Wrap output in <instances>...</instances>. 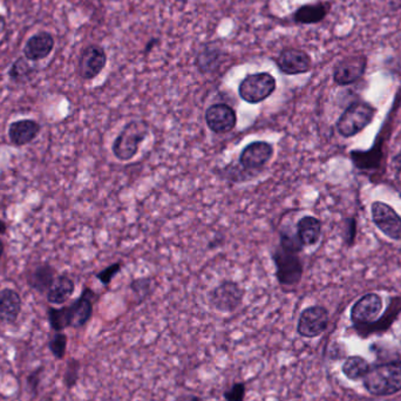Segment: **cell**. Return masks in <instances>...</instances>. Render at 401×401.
Returning <instances> with one entry per match:
<instances>
[{
	"label": "cell",
	"mask_w": 401,
	"mask_h": 401,
	"mask_svg": "<svg viewBox=\"0 0 401 401\" xmlns=\"http://www.w3.org/2000/svg\"><path fill=\"white\" fill-rule=\"evenodd\" d=\"M95 297L90 288H85L77 301L70 306L61 308H48L47 317L51 328L56 331H63L67 328H83L90 322L93 315V298Z\"/></svg>",
	"instance_id": "cell-1"
},
{
	"label": "cell",
	"mask_w": 401,
	"mask_h": 401,
	"mask_svg": "<svg viewBox=\"0 0 401 401\" xmlns=\"http://www.w3.org/2000/svg\"><path fill=\"white\" fill-rule=\"evenodd\" d=\"M363 384L370 395L387 397L401 391V360H392L370 368L363 378Z\"/></svg>",
	"instance_id": "cell-2"
},
{
	"label": "cell",
	"mask_w": 401,
	"mask_h": 401,
	"mask_svg": "<svg viewBox=\"0 0 401 401\" xmlns=\"http://www.w3.org/2000/svg\"><path fill=\"white\" fill-rule=\"evenodd\" d=\"M150 134V126L141 120H133L125 125L119 135L114 140L112 150L120 161H130L139 152L140 145Z\"/></svg>",
	"instance_id": "cell-3"
},
{
	"label": "cell",
	"mask_w": 401,
	"mask_h": 401,
	"mask_svg": "<svg viewBox=\"0 0 401 401\" xmlns=\"http://www.w3.org/2000/svg\"><path fill=\"white\" fill-rule=\"evenodd\" d=\"M375 108L366 101H355L344 110L337 123V130L344 137H352L373 121Z\"/></svg>",
	"instance_id": "cell-4"
},
{
	"label": "cell",
	"mask_w": 401,
	"mask_h": 401,
	"mask_svg": "<svg viewBox=\"0 0 401 401\" xmlns=\"http://www.w3.org/2000/svg\"><path fill=\"white\" fill-rule=\"evenodd\" d=\"M276 87L275 77L268 72L248 74L239 83V94L243 101L256 105L271 96Z\"/></svg>",
	"instance_id": "cell-5"
},
{
	"label": "cell",
	"mask_w": 401,
	"mask_h": 401,
	"mask_svg": "<svg viewBox=\"0 0 401 401\" xmlns=\"http://www.w3.org/2000/svg\"><path fill=\"white\" fill-rule=\"evenodd\" d=\"M272 259L276 264V277L281 286H295L299 284L303 276V264L298 254L286 251L279 246Z\"/></svg>",
	"instance_id": "cell-6"
},
{
	"label": "cell",
	"mask_w": 401,
	"mask_h": 401,
	"mask_svg": "<svg viewBox=\"0 0 401 401\" xmlns=\"http://www.w3.org/2000/svg\"><path fill=\"white\" fill-rule=\"evenodd\" d=\"M382 311V299L378 293L363 296L351 308V321L360 332L378 321Z\"/></svg>",
	"instance_id": "cell-7"
},
{
	"label": "cell",
	"mask_w": 401,
	"mask_h": 401,
	"mask_svg": "<svg viewBox=\"0 0 401 401\" xmlns=\"http://www.w3.org/2000/svg\"><path fill=\"white\" fill-rule=\"evenodd\" d=\"M244 292L242 288L232 281H224L209 293V302L217 311L230 313L242 304Z\"/></svg>",
	"instance_id": "cell-8"
},
{
	"label": "cell",
	"mask_w": 401,
	"mask_h": 401,
	"mask_svg": "<svg viewBox=\"0 0 401 401\" xmlns=\"http://www.w3.org/2000/svg\"><path fill=\"white\" fill-rule=\"evenodd\" d=\"M328 322L330 316L324 306H308L299 316L297 332L304 338H316L326 331Z\"/></svg>",
	"instance_id": "cell-9"
},
{
	"label": "cell",
	"mask_w": 401,
	"mask_h": 401,
	"mask_svg": "<svg viewBox=\"0 0 401 401\" xmlns=\"http://www.w3.org/2000/svg\"><path fill=\"white\" fill-rule=\"evenodd\" d=\"M368 56L353 54L337 63L333 68V81L338 86H350L364 77L368 68Z\"/></svg>",
	"instance_id": "cell-10"
},
{
	"label": "cell",
	"mask_w": 401,
	"mask_h": 401,
	"mask_svg": "<svg viewBox=\"0 0 401 401\" xmlns=\"http://www.w3.org/2000/svg\"><path fill=\"white\" fill-rule=\"evenodd\" d=\"M107 54L103 46L90 43L85 47L78 60V75L83 80H93L106 67Z\"/></svg>",
	"instance_id": "cell-11"
},
{
	"label": "cell",
	"mask_w": 401,
	"mask_h": 401,
	"mask_svg": "<svg viewBox=\"0 0 401 401\" xmlns=\"http://www.w3.org/2000/svg\"><path fill=\"white\" fill-rule=\"evenodd\" d=\"M371 212L373 223L384 235L401 241V217L392 207L384 202L372 203Z\"/></svg>",
	"instance_id": "cell-12"
},
{
	"label": "cell",
	"mask_w": 401,
	"mask_h": 401,
	"mask_svg": "<svg viewBox=\"0 0 401 401\" xmlns=\"http://www.w3.org/2000/svg\"><path fill=\"white\" fill-rule=\"evenodd\" d=\"M274 156V147L266 141H255L242 150L239 155V165L248 172H262Z\"/></svg>",
	"instance_id": "cell-13"
},
{
	"label": "cell",
	"mask_w": 401,
	"mask_h": 401,
	"mask_svg": "<svg viewBox=\"0 0 401 401\" xmlns=\"http://www.w3.org/2000/svg\"><path fill=\"white\" fill-rule=\"evenodd\" d=\"M276 63L282 73L286 75H298L311 71L312 58L306 51L288 47L281 51L276 59Z\"/></svg>",
	"instance_id": "cell-14"
},
{
	"label": "cell",
	"mask_w": 401,
	"mask_h": 401,
	"mask_svg": "<svg viewBox=\"0 0 401 401\" xmlns=\"http://www.w3.org/2000/svg\"><path fill=\"white\" fill-rule=\"evenodd\" d=\"M207 126L215 134L230 133L237 123V115L232 107L226 103H215L207 110Z\"/></svg>",
	"instance_id": "cell-15"
},
{
	"label": "cell",
	"mask_w": 401,
	"mask_h": 401,
	"mask_svg": "<svg viewBox=\"0 0 401 401\" xmlns=\"http://www.w3.org/2000/svg\"><path fill=\"white\" fill-rule=\"evenodd\" d=\"M54 46H56V40L53 34L47 31H39L26 40L23 48L24 57L33 63L41 61L51 56L53 52Z\"/></svg>",
	"instance_id": "cell-16"
},
{
	"label": "cell",
	"mask_w": 401,
	"mask_h": 401,
	"mask_svg": "<svg viewBox=\"0 0 401 401\" xmlns=\"http://www.w3.org/2000/svg\"><path fill=\"white\" fill-rule=\"evenodd\" d=\"M41 130L40 123L34 120H17L9 126V139L11 143L17 147H24L33 142L37 139Z\"/></svg>",
	"instance_id": "cell-17"
},
{
	"label": "cell",
	"mask_w": 401,
	"mask_h": 401,
	"mask_svg": "<svg viewBox=\"0 0 401 401\" xmlns=\"http://www.w3.org/2000/svg\"><path fill=\"white\" fill-rule=\"evenodd\" d=\"M332 9L331 1H317V3L306 4L298 7L293 14V20L298 25H315L322 23L328 17Z\"/></svg>",
	"instance_id": "cell-18"
},
{
	"label": "cell",
	"mask_w": 401,
	"mask_h": 401,
	"mask_svg": "<svg viewBox=\"0 0 401 401\" xmlns=\"http://www.w3.org/2000/svg\"><path fill=\"white\" fill-rule=\"evenodd\" d=\"M21 297L16 290L5 288L0 291V324H14L21 311Z\"/></svg>",
	"instance_id": "cell-19"
},
{
	"label": "cell",
	"mask_w": 401,
	"mask_h": 401,
	"mask_svg": "<svg viewBox=\"0 0 401 401\" xmlns=\"http://www.w3.org/2000/svg\"><path fill=\"white\" fill-rule=\"evenodd\" d=\"M56 270L48 263H41L34 266L27 276V283L36 291L43 293L50 290L56 279Z\"/></svg>",
	"instance_id": "cell-20"
},
{
	"label": "cell",
	"mask_w": 401,
	"mask_h": 401,
	"mask_svg": "<svg viewBox=\"0 0 401 401\" xmlns=\"http://www.w3.org/2000/svg\"><path fill=\"white\" fill-rule=\"evenodd\" d=\"M75 290L73 279L66 274H61L54 279L53 284L51 286L50 290L47 291V301L51 304L61 306L72 297Z\"/></svg>",
	"instance_id": "cell-21"
},
{
	"label": "cell",
	"mask_w": 401,
	"mask_h": 401,
	"mask_svg": "<svg viewBox=\"0 0 401 401\" xmlns=\"http://www.w3.org/2000/svg\"><path fill=\"white\" fill-rule=\"evenodd\" d=\"M297 237L303 246H312L318 243L322 235V223L313 216H306L297 223Z\"/></svg>",
	"instance_id": "cell-22"
},
{
	"label": "cell",
	"mask_w": 401,
	"mask_h": 401,
	"mask_svg": "<svg viewBox=\"0 0 401 401\" xmlns=\"http://www.w3.org/2000/svg\"><path fill=\"white\" fill-rule=\"evenodd\" d=\"M223 61V51L215 45H207L199 51L195 63L202 74H209L219 70Z\"/></svg>",
	"instance_id": "cell-23"
},
{
	"label": "cell",
	"mask_w": 401,
	"mask_h": 401,
	"mask_svg": "<svg viewBox=\"0 0 401 401\" xmlns=\"http://www.w3.org/2000/svg\"><path fill=\"white\" fill-rule=\"evenodd\" d=\"M370 368L371 366L366 359L363 358L360 355H352L345 360L342 366V371L348 380L355 382V380L364 378L370 371Z\"/></svg>",
	"instance_id": "cell-24"
},
{
	"label": "cell",
	"mask_w": 401,
	"mask_h": 401,
	"mask_svg": "<svg viewBox=\"0 0 401 401\" xmlns=\"http://www.w3.org/2000/svg\"><path fill=\"white\" fill-rule=\"evenodd\" d=\"M37 73V68L32 66L25 57L18 58L9 70V79L14 83H26Z\"/></svg>",
	"instance_id": "cell-25"
},
{
	"label": "cell",
	"mask_w": 401,
	"mask_h": 401,
	"mask_svg": "<svg viewBox=\"0 0 401 401\" xmlns=\"http://www.w3.org/2000/svg\"><path fill=\"white\" fill-rule=\"evenodd\" d=\"M279 246L286 250V251L295 252V254H298V252L303 250V244L299 241L297 235H291L288 232H282L281 234V246Z\"/></svg>",
	"instance_id": "cell-26"
},
{
	"label": "cell",
	"mask_w": 401,
	"mask_h": 401,
	"mask_svg": "<svg viewBox=\"0 0 401 401\" xmlns=\"http://www.w3.org/2000/svg\"><path fill=\"white\" fill-rule=\"evenodd\" d=\"M67 337L63 333H57L51 339L50 350L53 353L54 357L58 359H63L66 353Z\"/></svg>",
	"instance_id": "cell-27"
},
{
	"label": "cell",
	"mask_w": 401,
	"mask_h": 401,
	"mask_svg": "<svg viewBox=\"0 0 401 401\" xmlns=\"http://www.w3.org/2000/svg\"><path fill=\"white\" fill-rule=\"evenodd\" d=\"M246 387L244 382H235L229 390L224 392L226 401H244Z\"/></svg>",
	"instance_id": "cell-28"
},
{
	"label": "cell",
	"mask_w": 401,
	"mask_h": 401,
	"mask_svg": "<svg viewBox=\"0 0 401 401\" xmlns=\"http://www.w3.org/2000/svg\"><path fill=\"white\" fill-rule=\"evenodd\" d=\"M120 270H121V263H114L112 266L103 269V271L96 274V278L99 279L100 282L103 283V286H110L112 279L119 274Z\"/></svg>",
	"instance_id": "cell-29"
},
{
	"label": "cell",
	"mask_w": 401,
	"mask_h": 401,
	"mask_svg": "<svg viewBox=\"0 0 401 401\" xmlns=\"http://www.w3.org/2000/svg\"><path fill=\"white\" fill-rule=\"evenodd\" d=\"M152 281L150 278H140L136 279L134 282L130 284V288L132 291L136 295L141 297V298H145L148 293L152 291Z\"/></svg>",
	"instance_id": "cell-30"
},
{
	"label": "cell",
	"mask_w": 401,
	"mask_h": 401,
	"mask_svg": "<svg viewBox=\"0 0 401 401\" xmlns=\"http://www.w3.org/2000/svg\"><path fill=\"white\" fill-rule=\"evenodd\" d=\"M79 363L77 360H71L67 365L66 373H65V382L68 387H72L78 380V372H79Z\"/></svg>",
	"instance_id": "cell-31"
},
{
	"label": "cell",
	"mask_w": 401,
	"mask_h": 401,
	"mask_svg": "<svg viewBox=\"0 0 401 401\" xmlns=\"http://www.w3.org/2000/svg\"><path fill=\"white\" fill-rule=\"evenodd\" d=\"M174 401H204V399L201 398L199 395L186 393V395H179Z\"/></svg>",
	"instance_id": "cell-32"
},
{
	"label": "cell",
	"mask_w": 401,
	"mask_h": 401,
	"mask_svg": "<svg viewBox=\"0 0 401 401\" xmlns=\"http://www.w3.org/2000/svg\"><path fill=\"white\" fill-rule=\"evenodd\" d=\"M160 43L159 38H152V39L146 43V46H145V51H143V53L148 54L150 53V51L153 50L154 47Z\"/></svg>",
	"instance_id": "cell-33"
},
{
	"label": "cell",
	"mask_w": 401,
	"mask_h": 401,
	"mask_svg": "<svg viewBox=\"0 0 401 401\" xmlns=\"http://www.w3.org/2000/svg\"><path fill=\"white\" fill-rule=\"evenodd\" d=\"M7 23L6 18L4 17L3 14H0V36L6 30Z\"/></svg>",
	"instance_id": "cell-34"
},
{
	"label": "cell",
	"mask_w": 401,
	"mask_h": 401,
	"mask_svg": "<svg viewBox=\"0 0 401 401\" xmlns=\"http://www.w3.org/2000/svg\"><path fill=\"white\" fill-rule=\"evenodd\" d=\"M7 231L6 223L3 219H0V235H4Z\"/></svg>",
	"instance_id": "cell-35"
},
{
	"label": "cell",
	"mask_w": 401,
	"mask_h": 401,
	"mask_svg": "<svg viewBox=\"0 0 401 401\" xmlns=\"http://www.w3.org/2000/svg\"><path fill=\"white\" fill-rule=\"evenodd\" d=\"M3 254H4V243L3 241L0 239V259L3 257Z\"/></svg>",
	"instance_id": "cell-36"
},
{
	"label": "cell",
	"mask_w": 401,
	"mask_h": 401,
	"mask_svg": "<svg viewBox=\"0 0 401 401\" xmlns=\"http://www.w3.org/2000/svg\"><path fill=\"white\" fill-rule=\"evenodd\" d=\"M181 1H184V3H186V1H188V0H181Z\"/></svg>",
	"instance_id": "cell-37"
}]
</instances>
